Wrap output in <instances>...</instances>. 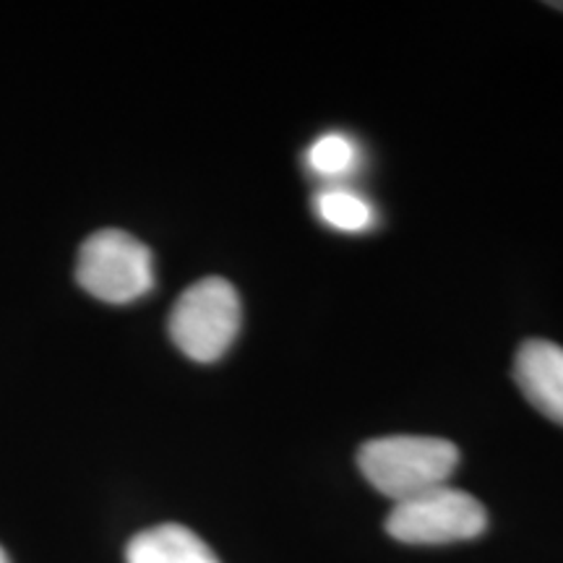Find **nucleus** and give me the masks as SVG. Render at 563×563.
<instances>
[{"instance_id":"7ed1b4c3","label":"nucleus","mask_w":563,"mask_h":563,"mask_svg":"<svg viewBox=\"0 0 563 563\" xmlns=\"http://www.w3.org/2000/svg\"><path fill=\"white\" fill-rule=\"evenodd\" d=\"M76 279L91 298L123 306L154 287L152 251L123 230H100L79 249Z\"/></svg>"},{"instance_id":"6e6552de","label":"nucleus","mask_w":563,"mask_h":563,"mask_svg":"<svg viewBox=\"0 0 563 563\" xmlns=\"http://www.w3.org/2000/svg\"><path fill=\"white\" fill-rule=\"evenodd\" d=\"M306 162L321 178H344L357 167V144L347 133H323L308 146Z\"/></svg>"},{"instance_id":"39448f33","label":"nucleus","mask_w":563,"mask_h":563,"mask_svg":"<svg viewBox=\"0 0 563 563\" xmlns=\"http://www.w3.org/2000/svg\"><path fill=\"white\" fill-rule=\"evenodd\" d=\"M514 378L534 410L563 426V347L548 340H527L514 357Z\"/></svg>"},{"instance_id":"0eeeda50","label":"nucleus","mask_w":563,"mask_h":563,"mask_svg":"<svg viewBox=\"0 0 563 563\" xmlns=\"http://www.w3.org/2000/svg\"><path fill=\"white\" fill-rule=\"evenodd\" d=\"M313 209L319 220L340 232H365L376 222V211L371 201L350 188L332 186L316 194Z\"/></svg>"},{"instance_id":"1a4fd4ad","label":"nucleus","mask_w":563,"mask_h":563,"mask_svg":"<svg viewBox=\"0 0 563 563\" xmlns=\"http://www.w3.org/2000/svg\"><path fill=\"white\" fill-rule=\"evenodd\" d=\"M0 563H11V561H9V555H5L3 548H0Z\"/></svg>"},{"instance_id":"9d476101","label":"nucleus","mask_w":563,"mask_h":563,"mask_svg":"<svg viewBox=\"0 0 563 563\" xmlns=\"http://www.w3.org/2000/svg\"><path fill=\"white\" fill-rule=\"evenodd\" d=\"M551 9H555V11H563V3H551Z\"/></svg>"},{"instance_id":"f257e3e1","label":"nucleus","mask_w":563,"mask_h":563,"mask_svg":"<svg viewBox=\"0 0 563 563\" xmlns=\"http://www.w3.org/2000/svg\"><path fill=\"white\" fill-rule=\"evenodd\" d=\"M357 464L373 488L399 504L446 485L460 464V449L435 435H384L363 443Z\"/></svg>"},{"instance_id":"f03ea898","label":"nucleus","mask_w":563,"mask_h":563,"mask_svg":"<svg viewBox=\"0 0 563 563\" xmlns=\"http://www.w3.org/2000/svg\"><path fill=\"white\" fill-rule=\"evenodd\" d=\"M183 355L196 363L220 361L241 332V298L222 277L194 282L173 306L167 321Z\"/></svg>"},{"instance_id":"20e7f679","label":"nucleus","mask_w":563,"mask_h":563,"mask_svg":"<svg viewBox=\"0 0 563 563\" xmlns=\"http://www.w3.org/2000/svg\"><path fill=\"white\" fill-rule=\"evenodd\" d=\"M488 527V511L470 493L441 488L418 493L394 504L386 517V532L407 545H449L473 540Z\"/></svg>"},{"instance_id":"423d86ee","label":"nucleus","mask_w":563,"mask_h":563,"mask_svg":"<svg viewBox=\"0 0 563 563\" xmlns=\"http://www.w3.org/2000/svg\"><path fill=\"white\" fill-rule=\"evenodd\" d=\"M129 563H220L199 534L180 525H159L139 532L125 551Z\"/></svg>"}]
</instances>
